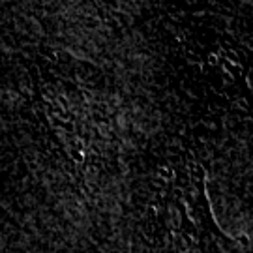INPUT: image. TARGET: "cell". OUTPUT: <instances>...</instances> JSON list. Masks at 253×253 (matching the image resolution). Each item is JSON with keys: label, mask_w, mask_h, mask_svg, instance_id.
I'll use <instances>...</instances> for the list:
<instances>
[{"label": "cell", "mask_w": 253, "mask_h": 253, "mask_svg": "<svg viewBox=\"0 0 253 253\" xmlns=\"http://www.w3.org/2000/svg\"><path fill=\"white\" fill-rule=\"evenodd\" d=\"M141 221V231L150 242L167 253H188L191 248L214 244L216 238L223 236L214 225L203 193L193 199L178 197L174 203L167 197L154 199L143 207Z\"/></svg>", "instance_id": "obj_1"}]
</instances>
